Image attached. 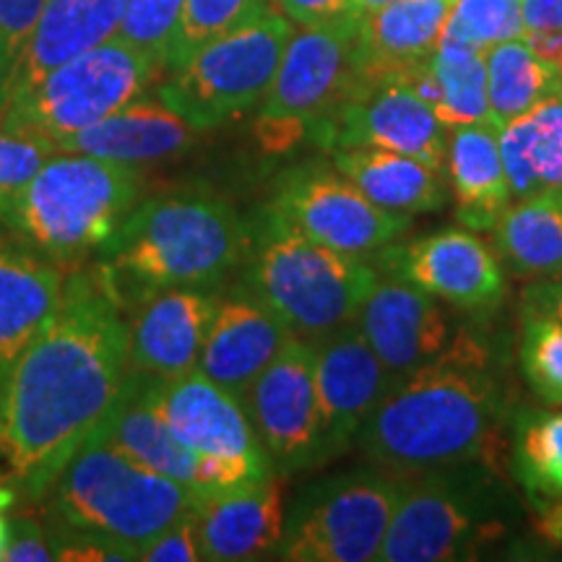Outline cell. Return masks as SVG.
I'll use <instances>...</instances> for the list:
<instances>
[{
	"label": "cell",
	"mask_w": 562,
	"mask_h": 562,
	"mask_svg": "<svg viewBox=\"0 0 562 562\" xmlns=\"http://www.w3.org/2000/svg\"><path fill=\"white\" fill-rule=\"evenodd\" d=\"M193 516L203 560L273 558L286 524L281 474L271 472L258 482L201 495L193 505Z\"/></svg>",
	"instance_id": "cell-19"
},
{
	"label": "cell",
	"mask_w": 562,
	"mask_h": 562,
	"mask_svg": "<svg viewBox=\"0 0 562 562\" xmlns=\"http://www.w3.org/2000/svg\"><path fill=\"white\" fill-rule=\"evenodd\" d=\"M323 149L375 146L446 170L448 128L406 79L362 81L318 136Z\"/></svg>",
	"instance_id": "cell-14"
},
{
	"label": "cell",
	"mask_w": 562,
	"mask_h": 562,
	"mask_svg": "<svg viewBox=\"0 0 562 562\" xmlns=\"http://www.w3.org/2000/svg\"><path fill=\"white\" fill-rule=\"evenodd\" d=\"M266 459L277 474L315 467L323 459L315 344L292 336L245 396Z\"/></svg>",
	"instance_id": "cell-13"
},
{
	"label": "cell",
	"mask_w": 562,
	"mask_h": 562,
	"mask_svg": "<svg viewBox=\"0 0 562 562\" xmlns=\"http://www.w3.org/2000/svg\"><path fill=\"white\" fill-rule=\"evenodd\" d=\"M484 60H487L490 121L497 131L562 89L560 70L539 58L524 37L497 42L484 53Z\"/></svg>",
	"instance_id": "cell-32"
},
{
	"label": "cell",
	"mask_w": 562,
	"mask_h": 562,
	"mask_svg": "<svg viewBox=\"0 0 562 562\" xmlns=\"http://www.w3.org/2000/svg\"><path fill=\"white\" fill-rule=\"evenodd\" d=\"M459 463L432 472L404 474V490L393 510L381 562H451L469 560L505 524L490 461Z\"/></svg>",
	"instance_id": "cell-7"
},
{
	"label": "cell",
	"mask_w": 562,
	"mask_h": 562,
	"mask_svg": "<svg viewBox=\"0 0 562 562\" xmlns=\"http://www.w3.org/2000/svg\"><path fill=\"white\" fill-rule=\"evenodd\" d=\"M529 157L539 191L562 195V89L526 112Z\"/></svg>",
	"instance_id": "cell-37"
},
{
	"label": "cell",
	"mask_w": 562,
	"mask_h": 562,
	"mask_svg": "<svg viewBox=\"0 0 562 562\" xmlns=\"http://www.w3.org/2000/svg\"><path fill=\"white\" fill-rule=\"evenodd\" d=\"M146 381L149 378L131 370L123 396L117 398L97 432L140 467L170 476L195 492L201 456L175 438L167 422L159 417L146 393Z\"/></svg>",
	"instance_id": "cell-27"
},
{
	"label": "cell",
	"mask_w": 562,
	"mask_h": 562,
	"mask_svg": "<svg viewBox=\"0 0 562 562\" xmlns=\"http://www.w3.org/2000/svg\"><path fill=\"white\" fill-rule=\"evenodd\" d=\"M16 501H19L16 492H13L11 487H5V484H0V558H3L5 544H9V537H11L9 510L16 505Z\"/></svg>",
	"instance_id": "cell-46"
},
{
	"label": "cell",
	"mask_w": 562,
	"mask_h": 562,
	"mask_svg": "<svg viewBox=\"0 0 562 562\" xmlns=\"http://www.w3.org/2000/svg\"><path fill=\"white\" fill-rule=\"evenodd\" d=\"M315 383L321 402L323 459L328 461L357 440L372 409L393 385V375L357 323H349L315 341Z\"/></svg>",
	"instance_id": "cell-17"
},
{
	"label": "cell",
	"mask_w": 562,
	"mask_h": 562,
	"mask_svg": "<svg viewBox=\"0 0 562 562\" xmlns=\"http://www.w3.org/2000/svg\"><path fill=\"white\" fill-rule=\"evenodd\" d=\"M501 412L490 347L463 328L440 355L393 381L357 442L372 463L396 474L490 461Z\"/></svg>",
	"instance_id": "cell-2"
},
{
	"label": "cell",
	"mask_w": 562,
	"mask_h": 562,
	"mask_svg": "<svg viewBox=\"0 0 562 562\" xmlns=\"http://www.w3.org/2000/svg\"><path fill=\"white\" fill-rule=\"evenodd\" d=\"M526 32L562 30V0H521Z\"/></svg>",
	"instance_id": "cell-43"
},
{
	"label": "cell",
	"mask_w": 562,
	"mask_h": 562,
	"mask_svg": "<svg viewBox=\"0 0 562 562\" xmlns=\"http://www.w3.org/2000/svg\"><path fill=\"white\" fill-rule=\"evenodd\" d=\"M45 5L47 0H0V47L11 63V70L30 42Z\"/></svg>",
	"instance_id": "cell-40"
},
{
	"label": "cell",
	"mask_w": 562,
	"mask_h": 562,
	"mask_svg": "<svg viewBox=\"0 0 562 562\" xmlns=\"http://www.w3.org/2000/svg\"><path fill=\"white\" fill-rule=\"evenodd\" d=\"M513 472L533 526L562 544V412H524L513 425Z\"/></svg>",
	"instance_id": "cell-29"
},
{
	"label": "cell",
	"mask_w": 562,
	"mask_h": 562,
	"mask_svg": "<svg viewBox=\"0 0 562 562\" xmlns=\"http://www.w3.org/2000/svg\"><path fill=\"white\" fill-rule=\"evenodd\" d=\"M526 307L542 311L562 323V277L560 279H539L526 290Z\"/></svg>",
	"instance_id": "cell-44"
},
{
	"label": "cell",
	"mask_w": 562,
	"mask_h": 562,
	"mask_svg": "<svg viewBox=\"0 0 562 562\" xmlns=\"http://www.w3.org/2000/svg\"><path fill=\"white\" fill-rule=\"evenodd\" d=\"M451 9L453 0H393L362 13L357 45L362 81L409 79L414 70L427 66Z\"/></svg>",
	"instance_id": "cell-23"
},
{
	"label": "cell",
	"mask_w": 562,
	"mask_h": 562,
	"mask_svg": "<svg viewBox=\"0 0 562 562\" xmlns=\"http://www.w3.org/2000/svg\"><path fill=\"white\" fill-rule=\"evenodd\" d=\"M446 170L453 188L456 220L474 232H492L513 203L501 131L492 123L448 128Z\"/></svg>",
	"instance_id": "cell-26"
},
{
	"label": "cell",
	"mask_w": 562,
	"mask_h": 562,
	"mask_svg": "<svg viewBox=\"0 0 562 562\" xmlns=\"http://www.w3.org/2000/svg\"><path fill=\"white\" fill-rule=\"evenodd\" d=\"M42 501L50 503L47 513L66 539L108 547L115 560H138L140 547L188 516L199 495L94 432Z\"/></svg>",
	"instance_id": "cell-4"
},
{
	"label": "cell",
	"mask_w": 562,
	"mask_h": 562,
	"mask_svg": "<svg viewBox=\"0 0 562 562\" xmlns=\"http://www.w3.org/2000/svg\"><path fill=\"white\" fill-rule=\"evenodd\" d=\"M66 266L0 229V383L60 307Z\"/></svg>",
	"instance_id": "cell-22"
},
{
	"label": "cell",
	"mask_w": 562,
	"mask_h": 562,
	"mask_svg": "<svg viewBox=\"0 0 562 562\" xmlns=\"http://www.w3.org/2000/svg\"><path fill=\"white\" fill-rule=\"evenodd\" d=\"M55 560V544L50 542V533L37 521L19 518L11 524V537L5 544L0 562H50Z\"/></svg>",
	"instance_id": "cell-41"
},
{
	"label": "cell",
	"mask_w": 562,
	"mask_h": 562,
	"mask_svg": "<svg viewBox=\"0 0 562 562\" xmlns=\"http://www.w3.org/2000/svg\"><path fill=\"white\" fill-rule=\"evenodd\" d=\"M328 154L336 170L378 206L414 216L448 203V180L425 161L375 146H344Z\"/></svg>",
	"instance_id": "cell-28"
},
{
	"label": "cell",
	"mask_w": 562,
	"mask_h": 562,
	"mask_svg": "<svg viewBox=\"0 0 562 562\" xmlns=\"http://www.w3.org/2000/svg\"><path fill=\"white\" fill-rule=\"evenodd\" d=\"M55 151L47 140L0 125V214Z\"/></svg>",
	"instance_id": "cell-38"
},
{
	"label": "cell",
	"mask_w": 562,
	"mask_h": 562,
	"mask_svg": "<svg viewBox=\"0 0 562 562\" xmlns=\"http://www.w3.org/2000/svg\"><path fill=\"white\" fill-rule=\"evenodd\" d=\"M146 393L175 438L191 451L273 472L243 398L222 389L199 368L178 378H149Z\"/></svg>",
	"instance_id": "cell-15"
},
{
	"label": "cell",
	"mask_w": 562,
	"mask_h": 562,
	"mask_svg": "<svg viewBox=\"0 0 562 562\" xmlns=\"http://www.w3.org/2000/svg\"><path fill=\"white\" fill-rule=\"evenodd\" d=\"M521 0H453L442 34L490 50L497 42L524 37Z\"/></svg>",
	"instance_id": "cell-35"
},
{
	"label": "cell",
	"mask_w": 562,
	"mask_h": 562,
	"mask_svg": "<svg viewBox=\"0 0 562 562\" xmlns=\"http://www.w3.org/2000/svg\"><path fill=\"white\" fill-rule=\"evenodd\" d=\"M11 94V63L5 58L3 47H0V117H3L5 104H9Z\"/></svg>",
	"instance_id": "cell-47"
},
{
	"label": "cell",
	"mask_w": 562,
	"mask_h": 562,
	"mask_svg": "<svg viewBox=\"0 0 562 562\" xmlns=\"http://www.w3.org/2000/svg\"><path fill=\"white\" fill-rule=\"evenodd\" d=\"M123 0H47L30 42L11 70V94L26 91L63 63L94 50L121 32Z\"/></svg>",
	"instance_id": "cell-24"
},
{
	"label": "cell",
	"mask_w": 562,
	"mask_h": 562,
	"mask_svg": "<svg viewBox=\"0 0 562 562\" xmlns=\"http://www.w3.org/2000/svg\"><path fill=\"white\" fill-rule=\"evenodd\" d=\"M271 206L315 243L357 258L381 252L412 224V216L372 203L326 161H305L281 175Z\"/></svg>",
	"instance_id": "cell-12"
},
{
	"label": "cell",
	"mask_w": 562,
	"mask_h": 562,
	"mask_svg": "<svg viewBox=\"0 0 562 562\" xmlns=\"http://www.w3.org/2000/svg\"><path fill=\"white\" fill-rule=\"evenodd\" d=\"M355 323L393 381L432 360L451 341V323L438 297L393 273L378 277Z\"/></svg>",
	"instance_id": "cell-18"
},
{
	"label": "cell",
	"mask_w": 562,
	"mask_h": 562,
	"mask_svg": "<svg viewBox=\"0 0 562 562\" xmlns=\"http://www.w3.org/2000/svg\"><path fill=\"white\" fill-rule=\"evenodd\" d=\"M360 19L362 13H355L334 24L292 32L256 121L263 151L284 154L305 136L318 140L341 104L355 94L362 83L357 58Z\"/></svg>",
	"instance_id": "cell-8"
},
{
	"label": "cell",
	"mask_w": 562,
	"mask_h": 562,
	"mask_svg": "<svg viewBox=\"0 0 562 562\" xmlns=\"http://www.w3.org/2000/svg\"><path fill=\"white\" fill-rule=\"evenodd\" d=\"M131 326L104 273H68L60 307L0 383V484L42 501L131 378Z\"/></svg>",
	"instance_id": "cell-1"
},
{
	"label": "cell",
	"mask_w": 562,
	"mask_h": 562,
	"mask_svg": "<svg viewBox=\"0 0 562 562\" xmlns=\"http://www.w3.org/2000/svg\"><path fill=\"white\" fill-rule=\"evenodd\" d=\"M381 266L467 313L492 311L508 290L495 250L474 232L456 227L404 245H385Z\"/></svg>",
	"instance_id": "cell-16"
},
{
	"label": "cell",
	"mask_w": 562,
	"mask_h": 562,
	"mask_svg": "<svg viewBox=\"0 0 562 562\" xmlns=\"http://www.w3.org/2000/svg\"><path fill=\"white\" fill-rule=\"evenodd\" d=\"M138 560L146 562H195L201 558L199 531H195L193 510L182 516L180 521L167 526L165 531L157 533L151 542H146L138 550Z\"/></svg>",
	"instance_id": "cell-39"
},
{
	"label": "cell",
	"mask_w": 562,
	"mask_h": 562,
	"mask_svg": "<svg viewBox=\"0 0 562 562\" xmlns=\"http://www.w3.org/2000/svg\"><path fill=\"white\" fill-rule=\"evenodd\" d=\"M159 70L146 55L115 37L13 94L0 125L30 133L58 149L63 140L140 100Z\"/></svg>",
	"instance_id": "cell-9"
},
{
	"label": "cell",
	"mask_w": 562,
	"mask_h": 562,
	"mask_svg": "<svg viewBox=\"0 0 562 562\" xmlns=\"http://www.w3.org/2000/svg\"><path fill=\"white\" fill-rule=\"evenodd\" d=\"M245 290L263 300L297 339L321 341L349 326L378 281L364 258L315 243L273 206L248 222Z\"/></svg>",
	"instance_id": "cell-5"
},
{
	"label": "cell",
	"mask_w": 562,
	"mask_h": 562,
	"mask_svg": "<svg viewBox=\"0 0 562 562\" xmlns=\"http://www.w3.org/2000/svg\"><path fill=\"white\" fill-rule=\"evenodd\" d=\"M182 3L186 0H123L117 37L165 70L167 47H170Z\"/></svg>",
	"instance_id": "cell-36"
},
{
	"label": "cell",
	"mask_w": 562,
	"mask_h": 562,
	"mask_svg": "<svg viewBox=\"0 0 562 562\" xmlns=\"http://www.w3.org/2000/svg\"><path fill=\"white\" fill-rule=\"evenodd\" d=\"M404 480V474L389 469H360L307 484L286 510L284 537L273 558L290 562L378 560Z\"/></svg>",
	"instance_id": "cell-11"
},
{
	"label": "cell",
	"mask_w": 562,
	"mask_h": 562,
	"mask_svg": "<svg viewBox=\"0 0 562 562\" xmlns=\"http://www.w3.org/2000/svg\"><path fill=\"white\" fill-rule=\"evenodd\" d=\"M133 165L55 151L0 214V227L40 256L76 266L100 252L138 203Z\"/></svg>",
	"instance_id": "cell-6"
},
{
	"label": "cell",
	"mask_w": 562,
	"mask_h": 562,
	"mask_svg": "<svg viewBox=\"0 0 562 562\" xmlns=\"http://www.w3.org/2000/svg\"><path fill=\"white\" fill-rule=\"evenodd\" d=\"M292 336L290 326L263 300L250 290H240L220 300L203 341L199 370L245 402L256 378L277 360Z\"/></svg>",
	"instance_id": "cell-21"
},
{
	"label": "cell",
	"mask_w": 562,
	"mask_h": 562,
	"mask_svg": "<svg viewBox=\"0 0 562 562\" xmlns=\"http://www.w3.org/2000/svg\"><path fill=\"white\" fill-rule=\"evenodd\" d=\"M248 224L209 191H172L136 203L102 245L97 269L117 300L161 290H209L245 261Z\"/></svg>",
	"instance_id": "cell-3"
},
{
	"label": "cell",
	"mask_w": 562,
	"mask_h": 562,
	"mask_svg": "<svg viewBox=\"0 0 562 562\" xmlns=\"http://www.w3.org/2000/svg\"><path fill=\"white\" fill-rule=\"evenodd\" d=\"M269 0H186L167 47L165 70L180 68L188 58L224 34L240 30L269 13Z\"/></svg>",
	"instance_id": "cell-33"
},
{
	"label": "cell",
	"mask_w": 562,
	"mask_h": 562,
	"mask_svg": "<svg viewBox=\"0 0 562 562\" xmlns=\"http://www.w3.org/2000/svg\"><path fill=\"white\" fill-rule=\"evenodd\" d=\"M484 53L487 50L442 34L430 63L406 79L446 128L492 123Z\"/></svg>",
	"instance_id": "cell-30"
},
{
	"label": "cell",
	"mask_w": 562,
	"mask_h": 562,
	"mask_svg": "<svg viewBox=\"0 0 562 562\" xmlns=\"http://www.w3.org/2000/svg\"><path fill=\"white\" fill-rule=\"evenodd\" d=\"M284 16L297 26H323L349 19L357 9V0H279Z\"/></svg>",
	"instance_id": "cell-42"
},
{
	"label": "cell",
	"mask_w": 562,
	"mask_h": 562,
	"mask_svg": "<svg viewBox=\"0 0 562 562\" xmlns=\"http://www.w3.org/2000/svg\"><path fill=\"white\" fill-rule=\"evenodd\" d=\"M199 133V128H193L186 117H180L161 100H136L63 140L58 151L89 154V157L121 161V165H140V161L180 157L193 149Z\"/></svg>",
	"instance_id": "cell-25"
},
{
	"label": "cell",
	"mask_w": 562,
	"mask_h": 562,
	"mask_svg": "<svg viewBox=\"0 0 562 562\" xmlns=\"http://www.w3.org/2000/svg\"><path fill=\"white\" fill-rule=\"evenodd\" d=\"M495 250L526 279L562 277V195L537 193L513 201L492 227Z\"/></svg>",
	"instance_id": "cell-31"
},
{
	"label": "cell",
	"mask_w": 562,
	"mask_h": 562,
	"mask_svg": "<svg viewBox=\"0 0 562 562\" xmlns=\"http://www.w3.org/2000/svg\"><path fill=\"white\" fill-rule=\"evenodd\" d=\"M518 357L533 396L542 404L562 406V323L524 305Z\"/></svg>",
	"instance_id": "cell-34"
},
{
	"label": "cell",
	"mask_w": 562,
	"mask_h": 562,
	"mask_svg": "<svg viewBox=\"0 0 562 562\" xmlns=\"http://www.w3.org/2000/svg\"><path fill=\"white\" fill-rule=\"evenodd\" d=\"M524 40L529 47L552 68L562 74V30H544V32H524Z\"/></svg>",
	"instance_id": "cell-45"
},
{
	"label": "cell",
	"mask_w": 562,
	"mask_h": 562,
	"mask_svg": "<svg viewBox=\"0 0 562 562\" xmlns=\"http://www.w3.org/2000/svg\"><path fill=\"white\" fill-rule=\"evenodd\" d=\"M131 326V368L149 378H178L199 368V357L220 297L178 286L138 300Z\"/></svg>",
	"instance_id": "cell-20"
},
{
	"label": "cell",
	"mask_w": 562,
	"mask_h": 562,
	"mask_svg": "<svg viewBox=\"0 0 562 562\" xmlns=\"http://www.w3.org/2000/svg\"><path fill=\"white\" fill-rule=\"evenodd\" d=\"M292 32V21L271 9L170 70L159 100L199 131L248 115L271 89Z\"/></svg>",
	"instance_id": "cell-10"
}]
</instances>
